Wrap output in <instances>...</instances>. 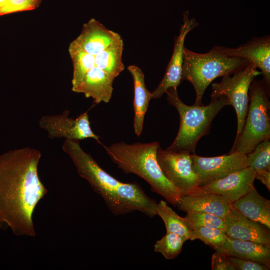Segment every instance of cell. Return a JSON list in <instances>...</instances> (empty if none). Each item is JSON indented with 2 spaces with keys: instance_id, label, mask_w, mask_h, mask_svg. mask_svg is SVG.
Wrapping results in <instances>:
<instances>
[{
  "instance_id": "5b68a950",
  "label": "cell",
  "mask_w": 270,
  "mask_h": 270,
  "mask_svg": "<svg viewBox=\"0 0 270 270\" xmlns=\"http://www.w3.org/2000/svg\"><path fill=\"white\" fill-rule=\"evenodd\" d=\"M248 64L244 60L224 54L216 46L205 54L194 52L184 47L182 81L187 80L192 85L196 94L194 105L202 106L205 91L214 80L232 75Z\"/></svg>"
},
{
  "instance_id": "4fadbf2b",
  "label": "cell",
  "mask_w": 270,
  "mask_h": 270,
  "mask_svg": "<svg viewBox=\"0 0 270 270\" xmlns=\"http://www.w3.org/2000/svg\"><path fill=\"white\" fill-rule=\"evenodd\" d=\"M256 172L250 166L220 180L201 186V192L220 195L231 204L248 194L254 187Z\"/></svg>"
},
{
  "instance_id": "e0dca14e",
  "label": "cell",
  "mask_w": 270,
  "mask_h": 270,
  "mask_svg": "<svg viewBox=\"0 0 270 270\" xmlns=\"http://www.w3.org/2000/svg\"><path fill=\"white\" fill-rule=\"evenodd\" d=\"M114 82L105 72L95 66L86 73L73 92L84 94L87 98H92L96 104L108 103L112 97Z\"/></svg>"
},
{
  "instance_id": "ffe728a7",
  "label": "cell",
  "mask_w": 270,
  "mask_h": 270,
  "mask_svg": "<svg viewBox=\"0 0 270 270\" xmlns=\"http://www.w3.org/2000/svg\"><path fill=\"white\" fill-rule=\"evenodd\" d=\"M232 208L248 219L270 228V200L261 196L255 188L232 203Z\"/></svg>"
},
{
  "instance_id": "7402d4cb",
  "label": "cell",
  "mask_w": 270,
  "mask_h": 270,
  "mask_svg": "<svg viewBox=\"0 0 270 270\" xmlns=\"http://www.w3.org/2000/svg\"><path fill=\"white\" fill-rule=\"evenodd\" d=\"M157 216L164 222L166 232L177 234L186 241L190 240L192 230L185 218L178 215L165 201L161 200L158 204Z\"/></svg>"
},
{
  "instance_id": "4316f807",
  "label": "cell",
  "mask_w": 270,
  "mask_h": 270,
  "mask_svg": "<svg viewBox=\"0 0 270 270\" xmlns=\"http://www.w3.org/2000/svg\"><path fill=\"white\" fill-rule=\"evenodd\" d=\"M184 218L192 230L198 228L206 227L225 230L224 218L212 214L191 212H187Z\"/></svg>"
},
{
  "instance_id": "5bb4252c",
  "label": "cell",
  "mask_w": 270,
  "mask_h": 270,
  "mask_svg": "<svg viewBox=\"0 0 270 270\" xmlns=\"http://www.w3.org/2000/svg\"><path fill=\"white\" fill-rule=\"evenodd\" d=\"M122 41L120 34L108 29L100 22L92 18L84 24L82 32L70 46L95 56Z\"/></svg>"
},
{
  "instance_id": "8992f818",
  "label": "cell",
  "mask_w": 270,
  "mask_h": 270,
  "mask_svg": "<svg viewBox=\"0 0 270 270\" xmlns=\"http://www.w3.org/2000/svg\"><path fill=\"white\" fill-rule=\"evenodd\" d=\"M270 93L261 81H254L249 91L250 104L244 124L230 154L247 155L260 142L270 139Z\"/></svg>"
},
{
  "instance_id": "83f0119b",
  "label": "cell",
  "mask_w": 270,
  "mask_h": 270,
  "mask_svg": "<svg viewBox=\"0 0 270 270\" xmlns=\"http://www.w3.org/2000/svg\"><path fill=\"white\" fill-rule=\"evenodd\" d=\"M42 0H0V16L32 10L38 8Z\"/></svg>"
},
{
  "instance_id": "8fae6325",
  "label": "cell",
  "mask_w": 270,
  "mask_h": 270,
  "mask_svg": "<svg viewBox=\"0 0 270 270\" xmlns=\"http://www.w3.org/2000/svg\"><path fill=\"white\" fill-rule=\"evenodd\" d=\"M194 18H190V12L184 13L183 24L180 34L176 38L173 54L166 70L165 75L158 88L152 93V99H158L170 88H178L182 82L184 42L187 35L198 26Z\"/></svg>"
},
{
  "instance_id": "44dd1931",
  "label": "cell",
  "mask_w": 270,
  "mask_h": 270,
  "mask_svg": "<svg viewBox=\"0 0 270 270\" xmlns=\"http://www.w3.org/2000/svg\"><path fill=\"white\" fill-rule=\"evenodd\" d=\"M124 48V41H122L95 56L96 66L105 72L113 80L125 68L122 61Z\"/></svg>"
},
{
  "instance_id": "7c38bea8",
  "label": "cell",
  "mask_w": 270,
  "mask_h": 270,
  "mask_svg": "<svg viewBox=\"0 0 270 270\" xmlns=\"http://www.w3.org/2000/svg\"><path fill=\"white\" fill-rule=\"evenodd\" d=\"M224 54L242 58L260 69L262 81L267 92L270 90V38L269 36L256 38L237 48L216 46Z\"/></svg>"
},
{
  "instance_id": "9c48e42d",
  "label": "cell",
  "mask_w": 270,
  "mask_h": 270,
  "mask_svg": "<svg viewBox=\"0 0 270 270\" xmlns=\"http://www.w3.org/2000/svg\"><path fill=\"white\" fill-rule=\"evenodd\" d=\"M70 111L66 110L60 114L43 116L39 121L40 126L48 134L51 139L65 138L72 140L92 138L102 145L100 138L95 134L90 126L88 112L76 118H69Z\"/></svg>"
},
{
  "instance_id": "d6986e66",
  "label": "cell",
  "mask_w": 270,
  "mask_h": 270,
  "mask_svg": "<svg viewBox=\"0 0 270 270\" xmlns=\"http://www.w3.org/2000/svg\"><path fill=\"white\" fill-rule=\"evenodd\" d=\"M128 70L134 82V131L136 136L140 137L144 130V117L150 102L152 99V94L146 88L144 74L139 67L132 65L128 66Z\"/></svg>"
},
{
  "instance_id": "52a82bcc",
  "label": "cell",
  "mask_w": 270,
  "mask_h": 270,
  "mask_svg": "<svg viewBox=\"0 0 270 270\" xmlns=\"http://www.w3.org/2000/svg\"><path fill=\"white\" fill-rule=\"evenodd\" d=\"M262 74L252 64L248 63L232 76L222 77L220 83L212 84V99L225 98L228 106L235 109L238 119V130L236 139L241 133L244 124L249 104V91L254 78Z\"/></svg>"
},
{
  "instance_id": "7a4b0ae2",
  "label": "cell",
  "mask_w": 270,
  "mask_h": 270,
  "mask_svg": "<svg viewBox=\"0 0 270 270\" xmlns=\"http://www.w3.org/2000/svg\"><path fill=\"white\" fill-rule=\"evenodd\" d=\"M64 152L72 159L78 173L100 196L116 216L138 211L150 218L157 216L158 203L136 182H122L104 170L78 140H66Z\"/></svg>"
},
{
  "instance_id": "ac0fdd59",
  "label": "cell",
  "mask_w": 270,
  "mask_h": 270,
  "mask_svg": "<svg viewBox=\"0 0 270 270\" xmlns=\"http://www.w3.org/2000/svg\"><path fill=\"white\" fill-rule=\"evenodd\" d=\"M228 256L257 262L270 268V247L228 236L224 244L214 250Z\"/></svg>"
},
{
  "instance_id": "f546056e",
  "label": "cell",
  "mask_w": 270,
  "mask_h": 270,
  "mask_svg": "<svg viewBox=\"0 0 270 270\" xmlns=\"http://www.w3.org/2000/svg\"><path fill=\"white\" fill-rule=\"evenodd\" d=\"M228 257L230 261L236 266V270H269L270 269V268L257 262L232 256Z\"/></svg>"
},
{
  "instance_id": "cb8c5ba5",
  "label": "cell",
  "mask_w": 270,
  "mask_h": 270,
  "mask_svg": "<svg viewBox=\"0 0 270 270\" xmlns=\"http://www.w3.org/2000/svg\"><path fill=\"white\" fill-rule=\"evenodd\" d=\"M186 241L185 238L177 234L166 232V234L155 244L154 251L162 254L166 260H174L180 254Z\"/></svg>"
},
{
  "instance_id": "30bf717a",
  "label": "cell",
  "mask_w": 270,
  "mask_h": 270,
  "mask_svg": "<svg viewBox=\"0 0 270 270\" xmlns=\"http://www.w3.org/2000/svg\"><path fill=\"white\" fill-rule=\"evenodd\" d=\"M192 168L200 178L201 186L249 166L247 156L238 152L212 158L192 154Z\"/></svg>"
},
{
  "instance_id": "277c9868",
  "label": "cell",
  "mask_w": 270,
  "mask_h": 270,
  "mask_svg": "<svg viewBox=\"0 0 270 270\" xmlns=\"http://www.w3.org/2000/svg\"><path fill=\"white\" fill-rule=\"evenodd\" d=\"M165 94L168 104L177 109L180 120L178 134L168 149L195 154L198 142L208 133L216 115L228 106L227 100L225 98L221 97L212 99L210 104L206 106H189L181 100L177 89L169 88Z\"/></svg>"
},
{
  "instance_id": "3957f363",
  "label": "cell",
  "mask_w": 270,
  "mask_h": 270,
  "mask_svg": "<svg viewBox=\"0 0 270 270\" xmlns=\"http://www.w3.org/2000/svg\"><path fill=\"white\" fill-rule=\"evenodd\" d=\"M158 142L127 144L124 142L104 146L108 154L126 174H134L146 180L152 191L176 206L182 192L164 176L157 158Z\"/></svg>"
},
{
  "instance_id": "6da1fadb",
  "label": "cell",
  "mask_w": 270,
  "mask_h": 270,
  "mask_svg": "<svg viewBox=\"0 0 270 270\" xmlns=\"http://www.w3.org/2000/svg\"><path fill=\"white\" fill-rule=\"evenodd\" d=\"M41 152L25 147L0 155V229L35 236L32 216L48 193L39 176Z\"/></svg>"
},
{
  "instance_id": "4dcf8cb0",
  "label": "cell",
  "mask_w": 270,
  "mask_h": 270,
  "mask_svg": "<svg viewBox=\"0 0 270 270\" xmlns=\"http://www.w3.org/2000/svg\"><path fill=\"white\" fill-rule=\"evenodd\" d=\"M256 179L260 180L270 190V172L256 174Z\"/></svg>"
},
{
  "instance_id": "ba28073f",
  "label": "cell",
  "mask_w": 270,
  "mask_h": 270,
  "mask_svg": "<svg viewBox=\"0 0 270 270\" xmlns=\"http://www.w3.org/2000/svg\"><path fill=\"white\" fill-rule=\"evenodd\" d=\"M192 154L159 147L158 162L168 180L181 191L182 196L200 193L201 180L192 168Z\"/></svg>"
},
{
  "instance_id": "9a60e30c",
  "label": "cell",
  "mask_w": 270,
  "mask_h": 270,
  "mask_svg": "<svg viewBox=\"0 0 270 270\" xmlns=\"http://www.w3.org/2000/svg\"><path fill=\"white\" fill-rule=\"evenodd\" d=\"M224 220L228 237L270 247V228L264 225L248 219L232 208Z\"/></svg>"
},
{
  "instance_id": "f1b7e54d",
  "label": "cell",
  "mask_w": 270,
  "mask_h": 270,
  "mask_svg": "<svg viewBox=\"0 0 270 270\" xmlns=\"http://www.w3.org/2000/svg\"><path fill=\"white\" fill-rule=\"evenodd\" d=\"M212 270H236V268L228 256L216 252L212 257Z\"/></svg>"
},
{
  "instance_id": "2e32d148",
  "label": "cell",
  "mask_w": 270,
  "mask_h": 270,
  "mask_svg": "<svg viewBox=\"0 0 270 270\" xmlns=\"http://www.w3.org/2000/svg\"><path fill=\"white\" fill-rule=\"evenodd\" d=\"M176 206L186 213L191 212H205L222 218L232 208L231 204L222 196L201 192L198 194L182 196Z\"/></svg>"
},
{
  "instance_id": "d4e9b609",
  "label": "cell",
  "mask_w": 270,
  "mask_h": 270,
  "mask_svg": "<svg viewBox=\"0 0 270 270\" xmlns=\"http://www.w3.org/2000/svg\"><path fill=\"white\" fill-rule=\"evenodd\" d=\"M249 166L256 174L270 172V140L259 144L254 150L246 155Z\"/></svg>"
},
{
  "instance_id": "484cf974",
  "label": "cell",
  "mask_w": 270,
  "mask_h": 270,
  "mask_svg": "<svg viewBox=\"0 0 270 270\" xmlns=\"http://www.w3.org/2000/svg\"><path fill=\"white\" fill-rule=\"evenodd\" d=\"M227 237L224 230L200 227L192 230L190 240H199L215 250L224 244Z\"/></svg>"
},
{
  "instance_id": "603a6c76",
  "label": "cell",
  "mask_w": 270,
  "mask_h": 270,
  "mask_svg": "<svg viewBox=\"0 0 270 270\" xmlns=\"http://www.w3.org/2000/svg\"><path fill=\"white\" fill-rule=\"evenodd\" d=\"M68 52L73 64L72 90L82 82L86 73L96 66V57L83 50L69 46Z\"/></svg>"
}]
</instances>
